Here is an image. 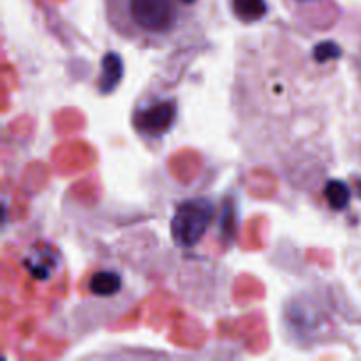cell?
<instances>
[{"instance_id": "obj_1", "label": "cell", "mask_w": 361, "mask_h": 361, "mask_svg": "<svg viewBox=\"0 0 361 361\" xmlns=\"http://www.w3.org/2000/svg\"><path fill=\"white\" fill-rule=\"evenodd\" d=\"M109 28L126 41L164 48L182 30L187 6L182 0H102Z\"/></svg>"}, {"instance_id": "obj_2", "label": "cell", "mask_w": 361, "mask_h": 361, "mask_svg": "<svg viewBox=\"0 0 361 361\" xmlns=\"http://www.w3.org/2000/svg\"><path fill=\"white\" fill-rule=\"evenodd\" d=\"M212 215H214V204L207 197L183 201L173 215V240L185 249L194 247L207 233L212 222Z\"/></svg>"}, {"instance_id": "obj_3", "label": "cell", "mask_w": 361, "mask_h": 361, "mask_svg": "<svg viewBox=\"0 0 361 361\" xmlns=\"http://www.w3.org/2000/svg\"><path fill=\"white\" fill-rule=\"evenodd\" d=\"M175 116V101H171V99H166V101L157 99V101H152L150 104L137 108L136 115H134V126H136L137 133L143 134V136L161 137L162 134L171 129Z\"/></svg>"}, {"instance_id": "obj_4", "label": "cell", "mask_w": 361, "mask_h": 361, "mask_svg": "<svg viewBox=\"0 0 361 361\" xmlns=\"http://www.w3.org/2000/svg\"><path fill=\"white\" fill-rule=\"evenodd\" d=\"M123 76V63L122 59L115 53H109L102 59V73L99 76V90L102 94H108V92L115 90V87L118 85V81Z\"/></svg>"}, {"instance_id": "obj_5", "label": "cell", "mask_w": 361, "mask_h": 361, "mask_svg": "<svg viewBox=\"0 0 361 361\" xmlns=\"http://www.w3.org/2000/svg\"><path fill=\"white\" fill-rule=\"evenodd\" d=\"M122 288V279L111 270H101L92 275L88 289L97 296H113Z\"/></svg>"}, {"instance_id": "obj_6", "label": "cell", "mask_w": 361, "mask_h": 361, "mask_svg": "<svg viewBox=\"0 0 361 361\" xmlns=\"http://www.w3.org/2000/svg\"><path fill=\"white\" fill-rule=\"evenodd\" d=\"M233 11L236 18L245 23L257 21L268 13V6L264 0H233Z\"/></svg>"}, {"instance_id": "obj_7", "label": "cell", "mask_w": 361, "mask_h": 361, "mask_svg": "<svg viewBox=\"0 0 361 361\" xmlns=\"http://www.w3.org/2000/svg\"><path fill=\"white\" fill-rule=\"evenodd\" d=\"M324 197L334 210H342L351 201V189L341 180H331L324 185Z\"/></svg>"}, {"instance_id": "obj_8", "label": "cell", "mask_w": 361, "mask_h": 361, "mask_svg": "<svg viewBox=\"0 0 361 361\" xmlns=\"http://www.w3.org/2000/svg\"><path fill=\"white\" fill-rule=\"evenodd\" d=\"M182 2H183V4H185V6H187V7H189V6H192V4H194V2H196V0H182Z\"/></svg>"}]
</instances>
